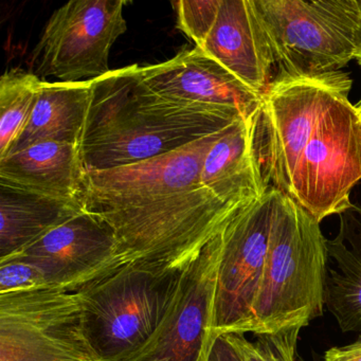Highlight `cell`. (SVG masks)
Listing matches in <instances>:
<instances>
[{
	"mask_svg": "<svg viewBox=\"0 0 361 361\" xmlns=\"http://www.w3.org/2000/svg\"><path fill=\"white\" fill-rule=\"evenodd\" d=\"M339 231L326 240L324 305L344 333L361 335V207L340 213Z\"/></svg>",
	"mask_w": 361,
	"mask_h": 361,
	"instance_id": "16",
	"label": "cell"
},
{
	"mask_svg": "<svg viewBox=\"0 0 361 361\" xmlns=\"http://www.w3.org/2000/svg\"><path fill=\"white\" fill-rule=\"evenodd\" d=\"M221 230L183 270L176 297L157 331L122 361H208L214 341V301Z\"/></svg>",
	"mask_w": 361,
	"mask_h": 361,
	"instance_id": "10",
	"label": "cell"
},
{
	"mask_svg": "<svg viewBox=\"0 0 361 361\" xmlns=\"http://www.w3.org/2000/svg\"><path fill=\"white\" fill-rule=\"evenodd\" d=\"M255 116L238 118L226 126L207 152L200 168L202 185L234 206H245L268 190L253 149Z\"/></svg>",
	"mask_w": 361,
	"mask_h": 361,
	"instance_id": "15",
	"label": "cell"
},
{
	"mask_svg": "<svg viewBox=\"0 0 361 361\" xmlns=\"http://www.w3.org/2000/svg\"><path fill=\"white\" fill-rule=\"evenodd\" d=\"M12 257L39 268L48 288L69 293L126 264L113 230L86 210Z\"/></svg>",
	"mask_w": 361,
	"mask_h": 361,
	"instance_id": "11",
	"label": "cell"
},
{
	"mask_svg": "<svg viewBox=\"0 0 361 361\" xmlns=\"http://www.w3.org/2000/svg\"><path fill=\"white\" fill-rule=\"evenodd\" d=\"M86 173L81 147L71 143L41 141L0 159V185L77 204Z\"/></svg>",
	"mask_w": 361,
	"mask_h": 361,
	"instance_id": "14",
	"label": "cell"
},
{
	"mask_svg": "<svg viewBox=\"0 0 361 361\" xmlns=\"http://www.w3.org/2000/svg\"><path fill=\"white\" fill-rule=\"evenodd\" d=\"M126 5V0H73L56 10L35 49L37 73L63 83L107 75L111 47L128 30Z\"/></svg>",
	"mask_w": 361,
	"mask_h": 361,
	"instance_id": "8",
	"label": "cell"
},
{
	"mask_svg": "<svg viewBox=\"0 0 361 361\" xmlns=\"http://www.w3.org/2000/svg\"><path fill=\"white\" fill-rule=\"evenodd\" d=\"M324 361H361V335L348 345L336 346L327 350Z\"/></svg>",
	"mask_w": 361,
	"mask_h": 361,
	"instance_id": "24",
	"label": "cell"
},
{
	"mask_svg": "<svg viewBox=\"0 0 361 361\" xmlns=\"http://www.w3.org/2000/svg\"><path fill=\"white\" fill-rule=\"evenodd\" d=\"M208 361H244L238 348L226 335L215 337L211 346Z\"/></svg>",
	"mask_w": 361,
	"mask_h": 361,
	"instance_id": "23",
	"label": "cell"
},
{
	"mask_svg": "<svg viewBox=\"0 0 361 361\" xmlns=\"http://www.w3.org/2000/svg\"><path fill=\"white\" fill-rule=\"evenodd\" d=\"M42 80L35 73L7 71L0 80V159L24 130Z\"/></svg>",
	"mask_w": 361,
	"mask_h": 361,
	"instance_id": "19",
	"label": "cell"
},
{
	"mask_svg": "<svg viewBox=\"0 0 361 361\" xmlns=\"http://www.w3.org/2000/svg\"><path fill=\"white\" fill-rule=\"evenodd\" d=\"M224 128L138 164L87 171L84 208L113 230L124 263L188 265L244 207L200 183L202 159Z\"/></svg>",
	"mask_w": 361,
	"mask_h": 361,
	"instance_id": "2",
	"label": "cell"
},
{
	"mask_svg": "<svg viewBox=\"0 0 361 361\" xmlns=\"http://www.w3.org/2000/svg\"><path fill=\"white\" fill-rule=\"evenodd\" d=\"M84 211L83 204L0 185V262L18 255Z\"/></svg>",
	"mask_w": 361,
	"mask_h": 361,
	"instance_id": "18",
	"label": "cell"
},
{
	"mask_svg": "<svg viewBox=\"0 0 361 361\" xmlns=\"http://www.w3.org/2000/svg\"><path fill=\"white\" fill-rule=\"evenodd\" d=\"M139 67L111 71L94 81L81 145L86 170H109L171 153L244 117L164 98L147 87Z\"/></svg>",
	"mask_w": 361,
	"mask_h": 361,
	"instance_id": "3",
	"label": "cell"
},
{
	"mask_svg": "<svg viewBox=\"0 0 361 361\" xmlns=\"http://www.w3.org/2000/svg\"><path fill=\"white\" fill-rule=\"evenodd\" d=\"M185 266L128 262L75 291L97 360H124L153 336L176 297Z\"/></svg>",
	"mask_w": 361,
	"mask_h": 361,
	"instance_id": "5",
	"label": "cell"
},
{
	"mask_svg": "<svg viewBox=\"0 0 361 361\" xmlns=\"http://www.w3.org/2000/svg\"><path fill=\"white\" fill-rule=\"evenodd\" d=\"M48 288L39 268L20 259L0 262V295Z\"/></svg>",
	"mask_w": 361,
	"mask_h": 361,
	"instance_id": "22",
	"label": "cell"
},
{
	"mask_svg": "<svg viewBox=\"0 0 361 361\" xmlns=\"http://www.w3.org/2000/svg\"><path fill=\"white\" fill-rule=\"evenodd\" d=\"M274 189L240 208L221 229L214 301L215 335L252 331L276 206Z\"/></svg>",
	"mask_w": 361,
	"mask_h": 361,
	"instance_id": "9",
	"label": "cell"
},
{
	"mask_svg": "<svg viewBox=\"0 0 361 361\" xmlns=\"http://www.w3.org/2000/svg\"><path fill=\"white\" fill-rule=\"evenodd\" d=\"M358 5H359V9H360V13H361V0H358ZM354 60H356L357 63H358L359 66L361 67V27H360V31H359L358 44H357V50H356V54H355Z\"/></svg>",
	"mask_w": 361,
	"mask_h": 361,
	"instance_id": "25",
	"label": "cell"
},
{
	"mask_svg": "<svg viewBox=\"0 0 361 361\" xmlns=\"http://www.w3.org/2000/svg\"><path fill=\"white\" fill-rule=\"evenodd\" d=\"M325 243L320 223L276 191L263 276L253 305L251 333L302 329L322 316Z\"/></svg>",
	"mask_w": 361,
	"mask_h": 361,
	"instance_id": "4",
	"label": "cell"
},
{
	"mask_svg": "<svg viewBox=\"0 0 361 361\" xmlns=\"http://www.w3.org/2000/svg\"><path fill=\"white\" fill-rule=\"evenodd\" d=\"M352 85L341 71L274 80L255 118L253 149L266 189L319 223L350 208L361 180V119L348 100Z\"/></svg>",
	"mask_w": 361,
	"mask_h": 361,
	"instance_id": "1",
	"label": "cell"
},
{
	"mask_svg": "<svg viewBox=\"0 0 361 361\" xmlns=\"http://www.w3.org/2000/svg\"><path fill=\"white\" fill-rule=\"evenodd\" d=\"M298 361H304L303 359H299Z\"/></svg>",
	"mask_w": 361,
	"mask_h": 361,
	"instance_id": "27",
	"label": "cell"
},
{
	"mask_svg": "<svg viewBox=\"0 0 361 361\" xmlns=\"http://www.w3.org/2000/svg\"><path fill=\"white\" fill-rule=\"evenodd\" d=\"M0 361H98L84 334L75 293H1Z\"/></svg>",
	"mask_w": 361,
	"mask_h": 361,
	"instance_id": "7",
	"label": "cell"
},
{
	"mask_svg": "<svg viewBox=\"0 0 361 361\" xmlns=\"http://www.w3.org/2000/svg\"><path fill=\"white\" fill-rule=\"evenodd\" d=\"M221 0H179L173 3L177 28L183 31L195 47L204 41L212 27Z\"/></svg>",
	"mask_w": 361,
	"mask_h": 361,
	"instance_id": "21",
	"label": "cell"
},
{
	"mask_svg": "<svg viewBox=\"0 0 361 361\" xmlns=\"http://www.w3.org/2000/svg\"><path fill=\"white\" fill-rule=\"evenodd\" d=\"M355 107H356L357 111H358L359 114V117H360L361 119V98L360 100L355 104Z\"/></svg>",
	"mask_w": 361,
	"mask_h": 361,
	"instance_id": "26",
	"label": "cell"
},
{
	"mask_svg": "<svg viewBox=\"0 0 361 361\" xmlns=\"http://www.w3.org/2000/svg\"><path fill=\"white\" fill-rule=\"evenodd\" d=\"M139 71L147 87L169 100L234 111L246 118L255 117L261 107V94L196 47Z\"/></svg>",
	"mask_w": 361,
	"mask_h": 361,
	"instance_id": "12",
	"label": "cell"
},
{
	"mask_svg": "<svg viewBox=\"0 0 361 361\" xmlns=\"http://www.w3.org/2000/svg\"><path fill=\"white\" fill-rule=\"evenodd\" d=\"M198 49L257 94L274 79V61L255 0H221Z\"/></svg>",
	"mask_w": 361,
	"mask_h": 361,
	"instance_id": "13",
	"label": "cell"
},
{
	"mask_svg": "<svg viewBox=\"0 0 361 361\" xmlns=\"http://www.w3.org/2000/svg\"><path fill=\"white\" fill-rule=\"evenodd\" d=\"M301 329L257 334L249 341L244 334H226L244 361H297V342Z\"/></svg>",
	"mask_w": 361,
	"mask_h": 361,
	"instance_id": "20",
	"label": "cell"
},
{
	"mask_svg": "<svg viewBox=\"0 0 361 361\" xmlns=\"http://www.w3.org/2000/svg\"><path fill=\"white\" fill-rule=\"evenodd\" d=\"M274 61V80L339 71L354 60L358 0H255Z\"/></svg>",
	"mask_w": 361,
	"mask_h": 361,
	"instance_id": "6",
	"label": "cell"
},
{
	"mask_svg": "<svg viewBox=\"0 0 361 361\" xmlns=\"http://www.w3.org/2000/svg\"><path fill=\"white\" fill-rule=\"evenodd\" d=\"M94 82L42 81L30 118L8 155L41 141H56L81 147Z\"/></svg>",
	"mask_w": 361,
	"mask_h": 361,
	"instance_id": "17",
	"label": "cell"
}]
</instances>
